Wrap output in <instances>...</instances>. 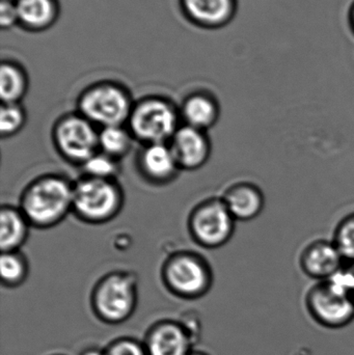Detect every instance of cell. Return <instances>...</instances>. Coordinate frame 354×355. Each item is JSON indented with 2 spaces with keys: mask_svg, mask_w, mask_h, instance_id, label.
Listing matches in <instances>:
<instances>
[{
  "mask_svg": "<svg viewBox=\"0 0 354 355\" xmlns=\"http://www.w3.org/2000/svg\"><path fill=\"white\" fill-rule=\"evenodd\" d=\"M195 339V331L186 323L163 320L148 331L143 345L148 355H188Z\"/></svg>",
  "mask_w": 354,
  "mask_h": 355,
  "instance_id": "30bf717a",
  "label": "cell"
},
{
  "mask_svg": "<svg viewBox=\"0 0 354 355\" xmlns=\"http://www.w3.org/2000/svg\"><path fill=\"white\" fill-rule=\"evenodd\" d=\"M85 176L99 179H116L120 173V160L114 159L101 151L81 166Z\"/></svg>",
  "mask_w": 354,
  "mask_h": 355,
  "instance_id": "cb8c5ba5",
  "label": "cell"
},
{
  "mask_svg": "<svg viewBox=\"0 0 354 355\" xmlns=\"http://www.w3.org/2000/svg\"><path fill=\"white\" fill-rule=\"evenodd\" d=\"M52 355H62V354H52Z\"/></svg>",
  "mask_w": 354,
  "mask_h": 355,
  "instance_id": "4dcf8cb0",
  "label": "cell"
},
{
  "mask_svg": "<svg viewBox=\"0 0 354 355\" xmlns=\"http://www.w3.org/2000/svg\"><path fill=\"white\" fill-rule=\"evenodd\" d=\"M180 116L187 126L207 132L220 119V103L214 96L197 92L183 101Z\"/></svg>",
  "mask_w": 354,
  "mask_h": 355,
  "instance_id": "2e32d148",
  "label": "cell"
},
{
  "mask_svg": "<svg viewBox=\"0 0 354 355\" xmlns=\"http://www.w3.org/2000/svg\"><path fill=\"white\" fill-rule=\"evenodd\" d=\"M222 200L236 221H251L260 216L265 207V196L253 182H237L227 188Z\"/></svg>",
  "mask_w": 354,
  "mask_h": 355,
  "instance_id": "5bb4252c",
  "label": "cell"
},
{
  "mask_svg": "<svg viewBox=\"0 0 354 355\" xmlns=\"http://www.w3.org/2000/svg\"><path fill=\"white\" fill-rule=\"evenodd\" d=\"M347 269H348L349 275L351 279V292L354 298V263L353 264H347Z\"/></svg>",
  "mask_w": 354,
  "mask_h": 355,
  "instance_id": "83f0119b",
  "label": "cell"
},
{
  "mask_svg": "<svg viewBox=\"0 0 354 355\" xmlns=\"http://www.w3.org/2000/svg\"><path fill=\"white\" fill-rule=\"evenodd\" d=\"M26 123V112L20 103H2L0 110V135L2 139L14 137Z\"/></svg>",
  "mask_w": 354,
  "mask_h": 355,
  "instance_id": "603a6c76",
  "label": "cell"
},
{
  "mask_svg": "<svg viewBox=\"0 0 354 355\" xmlns=\"http://www.w3.org/2000/svg\"><path fill=\"white\" fill-rule=\"evenodd\" d=\"M180 110L172 102L147 97L135 102L128 119V129L143 145L168 144L179 129Z\"/></svg>",
  "mask_w": 354,
  "mask_h": 355,
  "instance_id": "5b68a950",
  "label": "cell"
},
{
  "mask_svg": "<svg viewBox=\"0 0 354 355\" xmlns=\"http://www.w3.org/2000/svg\"><path fill=\"white\" fill-rule=\"evenodd\" d=\"M19 23L16 1L1 0L0 3V25L2 29L10 28Z\"/></svg>",
  "mask_w": 354,
  "mask_h": 355,
  "instance_id": "484cf974",
  "label": "cell"
},
{
  "mask_svg": "<svg viewBox=\"0 0 354 355\" xmlns=\"http://www.w3.org/2000/svg\"><path fill=\"white\" fill-rule=\"evenodd\" d=\"M105 355H148L143 342L132 338L114 340L104 349Z\"/></svg>",
  "mask_w": 354,
  "mask_h": 355,
  "instance_id": "d4e9b609",
  "label": "cell"
},
{
  "mask_svg": "<svg viewBox=\"0 0 354 355\" xmlns=\"http://www.w3.org/2000/svg\"><path fill=\"white\" fill-rule=\"evenodd\" d=\"M134 137L123 125L103 127L99 130V148L102 153L120 160L128 155Z\"/></svg>",
  "mask_w": 354,
  "mask_h": 355,
  "instance_id": "ffe728a7",
  "label": "cell"
},
{
  "mask_svg": "<svg viewBox=\"0 0 354 355\" xmlns=\"http://www.w3.org/2000/svg\"><path fill=\"white\" fill-rule=\"evenodd\" d=\"M139 277L130 271H112L99 279L91 295L94 314L106 324L126 322L136 310Z\"/></svg>",
  "mask_w": 354,
  "mask_h": 355,
  "instance_id": "3957f363",
  "label": "cell"
},
{
  "mask_svg": "<svg viewBox=\"0 0 354 355\" xmlns=\"http://www.w3.org/2000/svg\"><path fill=\"white\" fill-rule=\"evenodd\" d=\"M28 80L24 70L10 62L0 67V97L2 103H20L26 95Z\"/></svg>",
  "mask_w": 354,
  "mask_h": 355,
  "instance_id": "d6986e66",
  "label": "cell"
},
{
  "mask_svg": "<svg viewBox=\"0 0 354 355\" xmlns=\"http://www.w3.org/2000/svg\"><path fill=\"white\" fill-rule=\"evenodd\" d=\"M19 24L29 31L48 28L57 17V4L54 0H16Z\"/></svg>",
  "mask_w": 354,
  "mask_h": 355,
  "instance_id": "ac0fdd59",
  "label": "cell"
},
{
  "mask_svg": "<svg viewBox=\"0 0 354 355\" xmlns=\"http://www.w3.org/2000/svg\"><path fill=\"white\" fill-rule=\"evenodd\" d=\"M299 263L301 271L316 282L330 279L347 264L333 240L324 239L314 240L306 245Z\"/></svg>",
  "mask_w": 354,
  "mask_h": 355,
  "instance_id": "8fae6325",
  "label": "cell"
},
{
  "mask_svg": "<svg viewBox=\"0 0 354 355\" xmlns=\"http://www.w3.org/2000/svg\"><path fill=\"white\" fill-rule=\"evenodd\" d=\"M188 355H209L207 354H205V352H195V350H193V352H191Z\"/></svg>",
  "mask_w": 354,
  "mask_h": 355,
  "instance_id": "f546056e",
  "label": "cell"
},
{
  "mask_svg": "<svg viewBox=\"0 0 354 355\" xmlns=\"http://www.w3.org/2000/svg\"><path fill=\"white\" fill-rule=\"evenodd\" d=\"M236 220L222 198H211L197 204L189 214L191 238L203 248H222L234 235Z\"/></svg>",
  "mask_w": 354,
  "mask_h": 355,
  "instance_id": "9c48e42d",
  "label": "cell"
},
{
  "mask_svg": "<svg viewBox=\"0 0 354 355\" xmlns=\"http://www.w3.org/2000/svg\"><path fill=\"white\" fill-rule=\"evenodd\" d=\"M181 6L191 22L205 28H220L234 18L237 0H181Z\"/></svg>",
  "mask_w": 354,
  "mask_h": 355,
  "instance_id": "9a60e30c",
  "label": "cell"
},
{
  "mask_svg": "<svg viewBox=\"0 0 354 355\" xmlns=\"http://www.w3.org/2000/svg\"><path fill=\"white\" fill-rule=\"evenodd\" d=\"M80 355H105L104 349H98V348H87L83 350Z\"/></svg>",
  "mask_w": 354,
  "mask_h": 355,
  "instance_id": "4316f807",
  "label": "cell"
},
{
  "mask_svg": "<svg viewBox=\"0 0 354 355\" xmlns=\"http://www.w3.org/2000/svg\"><path fill=\"white\" fill-rule=\"evenodd\" d=\"M0 272L2 285L16 288L26 281L28 263L19 250L2 252L0 259Z\"/></svg>",
  "mask_w": 354,
  "mask_h": 355,
  "instance_id": "44dd1931",
  "label": "cell"
},
{
  "mask_svg": "<svg viewBox=\"0 0 354 355\" xmlns=\"http://www.w3.org/2000/svg\"><path fill=\"white\" fill-rule=\"evenodd\" d=\"M0 248L1 252H14L26 242L30 223L20 208L2 206L0 211Z\"/></svg>",
  "mask_w": 354,
  "mask_h": 355,
  "instance_id": "e0dca14e",
  "label": "cell"
},
{
  "mask_svg": "<svg viewBox=\"0 0 354 355\" xmlns=\"http://www.w3.org/2000/svg\"><path fill=\"white\" fill-rule=\"evenodd\" d=\"M19 208L33 227H55L73 210V184L56 174L37 178L23 189Z\"/></svg>",
  "mask_w": 354,
  "mask_h": 355,
  "instance_id": "6da1fadb",
  "label": "cell"
},
{
  "mask_svg": "<svg viewBox=\"0 0 354 355\" xmlns=\"http://www.w3.org/2000/svg\"><path fill=\"white\" fill-rule=\"evenodd\" d=\"M305 304L311 318L322 327H348L354 320V298L347 264L330 279L316 282L306 294Z\"/></svg>",
  "mask_w": 354,
  "mask_h": 355,
  "instance_id": "7a4b0ae2",
  "label": "cell"
},
{
  "mask_svg": "<svg viewBox=\"0 0 354 355\" xmlns=\"http://www.w3.org/2000/svg\"><path fill=\"white\" fill-rule=\"evenodd\" d=\"M162 282L177 297L191 300L203 297L213 284V273L207 261L193 252L170 254L161 269Z\"/></svg>",
  "mask_w": 354,
  "mask_h": 355,
  "instance_id": "8992f818",
  "label": "cell"
},
{
  "mask_svg": "<svg viewBox=\"0 0 354 355\" xmlns=\"http://www.w3.org/2000/svg\"><path fill=\"white\" fill-rule=\"evenodd\" d=\"M333 242L347 264L354 263V213L343 217L335 227Z\"/></svg>",
  "mask_w": 354,
  "mask_h": 355,
  "instance_id": "7402d4cb",
  "label": "cell"
},
{
  "mask_svg": "<svg viewBox=\"0 0 354 355\" xmlns=\"http://www.w3.org/2000/svg\"><path fill=\"white\" fill-rule=\"evenodd\" d=\"M133 104L125 87L108 81L87 87L77 102L79 114L101 128L128 122Z\"/></svg>",
  "mask_w": 354,
  "mask_h": 355,
  "instance_id": "52a82bcc",
  "label": "cell"
},
{
  "mask_svg": "<svg viewBox=\"0 0 354 355\" xmlns=\"http://www.w3.org/2000/svg\"><path fill=\"white\" fill-rule=\"evenodd\" d=\"M137 168L141 176L157 185L174 181L181 171L168 144L143 146L137 156Z\"/></svg>",
  "mask_w": 354,
  "mask_h": 355,
  "instance_id": "4fadbf2b",
  "label": "cell"
},
{
  "mask_svg": "<svg viewBox=\"0 0 354 355\" xmlns=\"http://www.w3.org/2000/svg\"><path fill=\"white\" fill-rule=\"evenodd\" d=\"M349 22H351V28L354 31V2L351 6V12H349Z\"/></svg>",
  "mask_w": 354,
  "mask_h": 355,
  "instance_id": "f1b7e54d",
  "label": "cell"
},
{
  "mask_svg": "<svg viewBox=\"0 0 354 355\" xmlns=\"http://www.w3.org/2000/svg\"><path fill=\"white\" fill-rule=\"evenodd\" d=\"M52 139L64 160L80 166L100 151L99 131L79 112L58 119L52 130Z\"/></svg>",
  "mask_w": 354,
  "mask_h": 355,
  "instance_id": "ba28073f",
  "label": "cell"
},
{
  "mask_svg": "<svg viewBox=\"0 0 354 355\" xmlns=\"http://www.w3.org/2000/svg\"><path fill=\"white\" fill-rule=\"evenodd\" d=\"M124 206L116 179L83 176L73 184V212L80 220L101 225L114 219Z\"/></svg>",
  "mask_w": 354,
  "mask_h": 355,
  "instance_id": "277c9868",
  "label": "cell"
},
{
  "mask_svg": "<svg viewBox=\"0 0 354 355\" xmlns=\"http://www.w3.org/2000/svg\"><path fill=\"white\" fill-rule=\"evenodd\" d=\"M168 145L180 170H199L211 155V141L207 132L187 125L179 127Z\"/></svg>",
  "mask_w": 354,
  "mask_h": 355,
  "instance_id": "7c38bea8",
  "label": "cell"
}]
</instances>
